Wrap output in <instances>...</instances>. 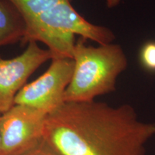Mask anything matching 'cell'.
Masks as SVG:
<instances>
[{"mask_svg": "<svg viewBox=\"0 0 155 155\" xmlns=\"http://www.w3.org/2000/svg\"><path fill=\"white\" fill-rule=\"evenodd\" d=\"M9 1L16 6L26 25V35L22 43L42 42L53 58L73 59L75 35L99 45L110 44L115 39L108 28L83 18L71 5L73 0Z\"/></svg>", "mask_w": 155, "mask_h": 155, "instance_id": "2", "label": "cell"}, {"mask_svg": "<svg viewBox=\"0 0 155 155\" xmlns=\"http://www.w3.org/2000/svg\"><path fill=\"white\" fill-rule=\"evenodd\" d=\"M106 2L108 8H113V7H115L118 5H119L121 0H106Z\"/></svg>", "mask_w": 155, "mask_h": 155, "instance_id": "10", "label": "cell"}, {"mask_svg": "<svg viewBox=\"0 0 155 155\" xmlns=\"http://www.w3.org/2000/svg\"><path fill=\"white\" fill-rule=\"evenodd\" d=\"M48 49L30 42L27 49L17 57L3 59L0 56V115L15 105V99L28 79L42 64L52 60Z\"/></svg>", "mask_w": 155, "mask_h": 155, "instance_id": "6", "label": "cell"}, {"mask_svg": "<svg viewBox=\"0 0 155 155\" xmlns=\"http://www.w3.org/2000/svg\"><path fill=\"white\" fill-rule=\"evenodd\" d=\"M81 38L73 52V74L64 96L65 102L92 101L116 90L117 78L127 69L128 61L119 45H85Z\"/></svg>", "mask_w": 155, "mask_h": 155, "instance_id": "3", "label": "cell"}, {"mask_svg": "<svg viewBox=\"0 0 155 155\" xmlns=\"http://www.w3.org/2000/svg\"><path fill=\"white\" fill-rule=\"evenodd\" d=\"M26 35L24 18L9 0H0V47L22 42Z\"/></svg>", "mask_w": 155, "mask_h": 155, "instance_id": "7", "label": "cell"}, {"mask_svg": "<svg viewBox=\"0 0 155 155\" xmlns=\"http://www.w3.org/2000/svg\"><path fill=\"white\" fill-rule=\"evenodd\" d=\"M1 116V115H0ZM0 155L2 154V137H1V130H0Z\"/></svg>", "mask_w": 155, "mask_h": 155, "instance_id": "11", "label": "cell"}, {"mask_svg": "<svg viewBox=\"0 0 155 155\" xmlns=\"http://www.w3.org/2000/svg\"><path fill=\"white\" fill-rule=\"evenodd\" d=\"M47 71L17 94L15 104L36 108L48 115L65 102L64 96L72 78V58H53Z\"/></svg>", "mask_w": 155, "mask_h": 155, "instance_id": "4", "label": "cell"}, {"mask_svg": "<svg viewBox=\"0 0 155 155\" xmlns=\"http://www.w3.org/2000/svg\"><path fill=\"white\" fill-rule=\"evenodd\" d=\"M155 123L129 104L64 102L47 116L42 140L59 155H146Z\"/></svg>", "mask_w": 155, "mask_h": 155, "instance_id": "1", "label": "cell"}, {"mask_svg": "<svg viewBox=\"0 0 155 155\" xmlns=\"http://www.w3.org/2000/svg\"><path fill=\"white\" fill-rule=\"evenodd\" d=\"M143 66L150 71H155V42H147L143 46L140 53Z\"/></svg>", "mask_w": 155, "mask_h": 155, "instance_id": "8", "label": "cell"}, {"mask_svg": "<svg viewBox=\"0 0 155 155\" xmlns=\"http://www.w3.org/2000/svg\"><path fill=\"white\" fill-rule=\"evenodd\" d=\"M48 114L36 108L15 104L0 116L2 154L17 155L42 139Z\"/></svg>", "mask_w": 155, "mask_h": 155, "instance_id": "5", "label": "cell"}, {"mask_svg": "<svg viewBox=\"0 0 155 155\" xmlns=\"http://www.w3.org/2000/svg\"><path fill=\"white\" fill-rule=\"evenodd\" d=\"M17 155H59L52 150L45 141H40L38 144L28 151Z\"/></svg>", "mask_w": 155, "mask_h": 155, "instance_id": "9", "label": "cell"}]
</instances>
